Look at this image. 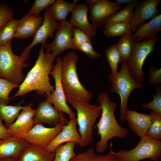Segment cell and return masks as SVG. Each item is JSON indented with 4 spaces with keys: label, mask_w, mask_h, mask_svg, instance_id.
I'll return each mask as SVG.
<instances>
[{
    "label": "cell",
    "mask_w": 161,
    "mask_h": 161,
    "mask_svg": "<svg viewBox=\"0 0 161 161\" xmlns=\"http://www.w3.org/2000/svg\"><path fill=\"white\" fill-rule=\"evenodd\" d=\"M161 0H143L135 7L130 22L132 32H134L138 27L159 14L157 6Z\"/></svg>",
    "instance_id": "13"
},
{
    "label": "cell",
    "mask_w": 161,
    "mask_h": 161,
    "mask_svg": "<svg viewBox=\"0 0 161 161\" xmlns=\"http://www.w3.org/2000/svg\"><path fill=\"white\" fill-rule=\"evenodd\" d=\"M19 86L7 79L0 78V100L8 104L11 99L9 93L13 89Z\"/></svg>",
    "instance_id": "33"
},
{
    "label": "cell",
    "mask_w": 161,
    "mask_h": 161,
    "mask_svg": "<svg viewBox=\"0 0 161 161\" xmlns=\"http://www.w3.org/2000/svg\"><path fill=\"white\" fill-rule=\"evenodd\" d=\"M27 143L21 137H10L0 139V159L9 157L18 159Z\"/></svg>",
    "instance_id": "23"
},
{
    "label": "cell",
    "mask_w": 161,
    "mask_h": 161,
    "mask_svg": "<svg viewBox=\"0 0 161 161\" xmlns=\"http://www.w3.org/2000/svg\"><path fill=\"white\" fill-rule=\"evenodd\" d=\"M121 62L120 70L114 74H110L109 79L111 83L110 92L118 94L120 98V121L123 123L125 121V113L128 109V102L131 93L136 89L142 88L143 85L137 83L131 76L128 69L127 61H122Z\"/></svg>",
    "instance_id": "5"
},
{
    "label": "cell",
    "mask_w": 161,
    "mask_h": 161,
    "mask_svg": "<svg viewBox=\"0 0 161 161\" xmlns=\"http://www.w3.org/2000/svg\"><path fill=\"white\" fill-rule=\"evenodd\" d=\"M65 96L67 102L77 111L78 130L81 137L80 147H84L93 141V127L97 118L101 115V107L99 105L90 104Z\"/></svg>",
    "instance_id": "4"
},
{
    "label": "cell",
    "mask_w": 161,
    "mask_h": 161,
    "mask_svg": "<svg viewBox=\"0 0 161 161\" xmlns=\"http://www.w3.org/2000/svg\"><path fill=\"white\" fill-rule=\"evenodd\" d=\"M74 27L70 21H66L60 22L54 41L45 45L46 53L52 52L53 56L55 58L66 49H73L72 37Z\"/></svg>",
    "instance_id": "12"
},
{
    "label": "cell",
    "mask_w": 161,
    "mask_h": 161,
    "mask_svg": "<svg viewBox=\"0 0 161 161\" xmlns=\"http://www.w3.org/2000/svg\"><path fill=\"white\" fill-rule=\"evenodd\" d=\"M78 50L84 52L91 59H94L100 56V54L94 49L93 45L91 42L83 44L79 47Z\"/></svg>",
    "instance_id": "40"
},
{
    "label": "cell",
    "mask_w": 161,
    "mask_h": 161,
    "mask_svg": "<svg viewBox=\"0 0 161 161\" xmlns=\"http://www.w3.org/2000/svg\"><path fill=\"white\" fill-rule=\"evenodd\" d=\"M11 137L8 129L2 123V120L0 118V139H4Z\"/></svg>",
    "instance_id": "42"
},
{
    "label": "cell",
    "mask_w": 161,
    "mask_h": 161,
    "mask_svg": "<svg viewBox=\"0 0 161 161\" xmlns=\"http://www.w3.org/2000/svg\"><path fill=\"white\" fill-rule=\"evenodd\" d=\"M148 83L151 84L156 85L161 83V69L155 66L151 67L149 70Z\"/></svg>",
    "instance_id": "39"
},
{
    "label": "cell",
    "mask_w": 161,
    "mask_h": 161,
    "mask_svg": "<svg viewBox=\"0 0 161 161\" xmlns=\"http://www.w3.org/2000/svg\"><path fill=\"white\" fill-rule=\"evenodd\" d=\"M112 143L111 142L110 145V150L109 153L105 155H96L94 161H121L112 152Z\"/></svg>",
    "instance_id": "41"
},
{
    "label": "cell",
    "mask_w": 161,
    "mask_h": 161,
    "mask_svg": "<svg viewBox=\"0 0 161 161\" xmlns=\"http://www.w3.org/2000/svg\"><path fill=\"white\" fill-rule=\"evenodd\" d=\"M90 42L91 38L83 32L77 27L73 28L72 44L74 50H77L82 45Z\"/></svg>",
    "instance_id": "35"
},
{
    "label": "cell",
    "mask_w": 161,
    "mask_h": 161,
    "mask_svg": "<svg viewBox=\"0 0 161 161\" xmlns=\"http://www.w3.org/2000/svg\"><path fill=\"white\" fill-rule=\"evenodd\" d=\"M79 2V0H74L71 3L63 0H57L47 8L52 18L60 22L66 21L69 13L73 10Z\"/></svg>",
    "instance_id": "24"
},
{
    "label": "cell",
    "mask_w": 161,
    "mask_h": 161,
    "mask_svg": "<svg viewBox=\"0 0 161 161\" xmlns=\"http://www.w3.org/2000/svg\"><path fill=\"white\" fill-rule=\"evenodd\" d=\"M89 10V7L86 3L77 4L71 12L70 22L74 27L80 29L91 38L95 36L97 30L88 20Z\"/></svg>",
    "instance_id": "18"
},
{
    "label": "cell",
    "mask_w": 161,
    "mask_h": 161,
    "mask_svg": "<svg viewBox=\"0 0 161 161\" xmlns=\"http://www.w3.org/2000/svg\"><path fill=\"white\" fill-rule=\"evenodd\" d=\"M134 40L132 32H131L121 36L119 41L116 44L123 61H127L131 56Z\"/></svg>",
    "instance_id": "28"
},
{
    "label": "cell",
    "mask_w": 161,
    "mask_h": 161,
    "mask_svg": "<svg viewBox=\"0 0 161 161\" xmlns=\"http://www.w3.org/2000/svg\"><path fill=\"white\" fill-rule=\"evenodd\" d=\"M18 20L13 17L4 24L0 29V46L11 44L14 37Z\"/></svg>",
    "instance_id": "27"
},
{
    "label": "cell",
    "mask_w": 161,
    "mask_h": 161,
    "mask_svg": "<svg viewBox=\"0 0 161 161\" xmlns=\"http://www.w3.org/2000/svg\"><path fill=\"white\" fill-rule=\"evenodd\" d=\"M33 120L34 124L44 123L51 126L57 123L66 125L69 122L63 113L58 112L47 100L39 103Z\"/></svg>",
    "instance_id": "14"
},
{
    "label": "cell",
    "mask_w": 161,
    "mask_h": 161,
    "mask_svg": "<svg viewBox=\"0 0 161 161\" xmlns=\"http://www.w3.org/2000/svg\"><path fill=\"white\" fill-rule=\"evenodd\" d=\"M62 60L60 57L56 59V63L50 74L53 77L55 81V89L47 98V100L53 104L59 112L64 113L69 116L70 119L76 118L75 113L67 103L61 80Z\"/></svg>",
    "instance_id": "9"
},
{
    "label": "cell",
    "mask_w": 161,
    "mask_h": 161,
    "mask_svg": "<svg viewBox=\"0 0 161 161\" xmlns=\"http://www.w3.org/2000/svg\"><path fill=\"white\" fill-rule=\"evenodd\" d=\"M112 152L121 161H139L147 159L159 161L161 159V141L152 140L146 135L141 138L133 149Z\"/></svg>",
    "instance_id": "7"
},
{
    "label": "cell",
    "mask_w": 161,
    "mask_h": 161,
    "mask_svg": "<svg viewBox=\"0 0 161 161\" xmlns=\"http://www.w3.org/2000/svg\"><path fill=\"white\" fill-rule=\"evenodd\" d=\"M138 3V1L135 0L132 3L127 4L120 11L111 16L105 24L111 21H119L130 23L132 18L134 8Z\"/></svg>",
    "instance_id": "29"
},
{
    "label": "cell",
    "mask_w": 161,
    "mask_h": 161,
    "mask_svg": "<svg viewBox=\"0 0 161 161\" xmlns=\"http://www.w3.org/2000/svg\"><path fill=\"white\" fill-rule=\"evenodd\" d=\"M44 47H42L39 50L35 64L19 86L18 91L11 99L34 90L37 93L47 97L54 92V87L50 83L49 76L54 67L53 63L55 58L51 52L45 53Z\"/></svg>",
    "instance_id": "1"
},
{
    "label": "cell",
    "mask_w": 161,
    "mask_h": 161,
    "mask_svg": "<svg viewBox=\"0 0 161 161\" xmlns=\"http://www.w3.org/2000/svg\"><path fill=\"white\" fill-rule=\"evenodd\" d=\"M97 100L101 108V116L95 126L97 129L98 134L100 139L96 146V151L99 153H104L108 147V142L114 137L126 138L129 133L128 130L123 128L118 123L114 115L117 107V103L112 101L106 93H100Z\"/></svg>",
    "instance_id": "2"
},
{
    "label": "cell",
    "mask_w": 161,
    "mask_h": 161,
    "mask_svg": "<svg viewBox=\"0 0 161 161\" xmlns=\"http://www.w3.org/2000/svg\"><path fill=\"white\" fill-rule=\"evenodd\" d=\"M156 95H152L153 100L148 103H143L141 107L144 109H151L159 114H161V87L159 84L156 85Z\"/></svg>",
    "instance_id": "34"
},
{
    "label": "cell",
    "mask_w": 161,
    "mask_h": 161,
    "mask_svg": "<svg viewBox=\"0 0 161 161\" xmlns=\"http://www.w3.org/2000/svg\"><path fill=\"white\" fill-rule=\"evenodd\" d=\"M150 114L151 123L146 135L152 140L161 141V114L153 111Z\"/></svg>",
    "instance_id": "31"
},
{
    "label": "cell",
    "mask_w": 161,
    "mask_h": 161,
    "mask_svg": "<svg viewBox=\"0 0 161 161\" xmlns=\"http://www.w3.org/2000/svg\"><path fill=\"white\" fill-rule=\"evenodd\" d=\"M86 3L89 5V20L96 28L103 26L111 16L122 7L115 1L107 0H88Z\"/></svg>",
    "instance_id": "11"
},
{
    "label": "cell",
    "mask_w": 161,
    "mask_h": 161,
    "mask_svg": "<svg viewBox=\"0 0 161 161\" xmlns=\"http://www.w3.org/2000/svg\"><path fill=\"white\" fill-rule=\"evenodd\" d=\"M55 0H35L33 2L28 13L39 15L41 12L52 3Z\"/></svg>",
    "instance_id": "36"
},
{
    "label": "cell",
    "mask_w": 161,
    "mask_h": 161,
    "mask_svg": "<svg viewBox=\"0 0 161 161\" xmlns=\"http://www.w3.org/2000/svg\"><path fill=\"white\" fill-rule=\"evenodd\" d=\"M104 34L109 38L122 36L132 32L130 23L119 21H111L105 24Z\"/></svg>",
    "instance_id": "25"
},
{
    "label": "cell",
    "mask_w": 161,
    "mask_h": 161,
    "mask_svg": "<svg viewBox=\"0 0 161 161\" xmlns=\"http://www.w3.org/2000/svg\"><path fill=\"white\" fill-rule=\"evenodd\" d=\"M124 118L130 129L140 138L146 134L151 123L150 114H142L128 108L126 112Z\"/></svg>",
    "instance_id": "20"
},
{
    "label": "cell",
    "mask_w": 161,
    "mask_h": 161,
    "mask_svg": "<svg viewBox=\"0 0 161 161\" xmlns=\"http://www.w3.org/2000/svg\"><path fill=\"white\" fill-rule=\"evenodd\" d=\"M110 67L111 73L114 74L117 72L118 64L123 60L116 47V44L110 46L104 52Z\"/></svg>",
    "instance_id": "32"
},
{
    "label": "cell",
    "mask_w": 161,
    "mask_h": 161,
    "mask_svg": "<svg viewBox=\"0 0 161 161\" xmlns=\"http://www.w3.org/2000/svg\"><path fill=\"white\" fill-rule=\"evenodd\" d=\"M32 102L24 106L16 121L7 128L11 137H21L33 127V117L36 110L32 107Z\"/></svg>",
    "instance_id": "15"
},
{
    "label": "cell",
    "mask_w": 161,
    "mask_h": 161,
    "mask_svg": "<svg viewBox=\"0 0 161 161\" xmlns=\"http://www.w3.org/2000/svg\"><path fill=\"white\" fill-rule=\"evenodd\" d=\"M76 118L70 119L62 131L45 148L51 152H55L56 148L65 143L74 142L80 146L81 137L77 129Z\"/></svg>",
    "instance_id": "17"
},
{
    "label": "cell",
    "mask_w": 161,
    "mask_h": 161,
    "mask_svg": "<svg viewBox=\"0 0 161 161\" xmlns=\"http://www.w3.org/2000/svg\"><path fill=\"white\" fill-rule=\"evenodd\" d=\"M161 31V15L160 14L137 28L133 34L134 40L140 42L143 38L150 40L156 38Z\"/></svg>",
    "instance_id": "22"
},
{
    "label": "cell",
    "mask_w": 161,
    "mask_h": 161,
    "mask_svg": "<svg viewBox=\"0 0 161 161\" xmlns=\"http://www.w3.org/2000/svg\"><path fill=\"white\" fill-rule=\"evenodd\" d=\"M43 20V17L39 15L27 13L18 20L14 37L26 39L34 36Z\"/></svg>",
    "instance_id": "19"
},
{
    "label": "cell",
    "mask_w": 161,
    "mask_h": 161,
    "mask_svg": "<svg viewBox=\"0 0 161 161\" xmlns=\"http://www.w3.org/2000/svg\"><path fill=\"white\" fill-rule=\"evenodd\" d=\"M0 161H17V159L11 157H6L0 159Z\"/></svg>",
    "instance_id": "44"
},
{
    "label": "cell",
    "mask_w": 161,
    "mask_h": 161,
    "mask_svg": "<svg viewBox=\"0 0 161 161\" xmlns=\"http://www.w3.org/2000/svg\"><path fill=\"white\" fill-rule=\"evenodd\" d=\"M29 58L23 53L20 56L15 55L11 44L0 46V78L15 84L21 83L24 78L22 70L28 66L24 61Z\"/></svg>",
    "instance_id": "6"
},
{
    "label": "cell",
    "mask_w": 161,
    "mask_h": 161,
    "mask_svg": "<svg viewBox=\"0 0 161 161\" xmlns=\"http://www.w3.org/2000/svg\"><path fill=\"white\" fill-rule=\"evenodd\" d=\"M96 155L94 148L91 147L86 151L76 154L70 161H94Z\"/></svg>",
    "instance_id": "38"
},
{
    "label": "cell",
    "mask_w": 161,
    "mask_h": 161,
    "mask_svg": "<svg viewBox=\"0 0 161 161\" xmlns=\"http://www.w3.org/2000/svg\"><path fill=\"white\" fill-rule=\"evenodd\" d=\"M23 107L21 103L17 105H9L0 100V118L4 121L8 127L14 122Z\"/></svg>",
    "instance_id": "26"
},
{
    "label": "cell",
    "mask_w": 161,
    "mask_h": 161,
    "mask_svg": "<svg viewBox=\"0 0 161 161\" xmlns=\"http://www.w3.org/2000/svg\"><path fill=\"white\" fill-rule=\"evenodd\" d=\"M65 125L57 123L53 127L47 128L41 123H36L29 132L21 137L29 143L45 149L62 131Z\"/></svg>",
    "instance_id": "10"
},
{
    "label": "cell",
    "mask_w": 161,
    "mask_h": 161,
    "mask_svg": "<svg viewBox=\"0 0 161 161\" xmlns=\"http://www.w3.org/2000/svg\"><path fill=\"white\" fill-rule=\"evenodd\" d=\"M55 155V152H49L28 142L17 161H52Z\"/></svg>",
    "instance_id": "21"
},
{
    "label": "cell",
    "mask_w": 161,
    "mask_h": 161,
    "mask_svg": "<svg viewBox=\"0 0 161 161\" xmlns=\"http://www.w3.org/2000/svg\"><path fill=\"white\" fill-rule=\"evenodd\" d=\"M160 37L142 42L134 40L132 53L127 61L129 71L133 79L137 83L144 82L145 75L143 66L146 58L154 49V46Z\"/></svg>",
    "instance_id": "8"
},
{
    "label": "cell",
    "mask_w": 161,
    "mask_h": 161,
    "mask_svg": "<svg viewBox=\"0 0 161 161\" xmlns=\"http://www.w3.org/2000/svg\"><path fill=\"white\" fill-rule=\"evenodd\" d=\"M59 24V23L52 18L46 8L41 25L33 36L32 42L27 46L23 53L29 55L31 49L39 44H41L42 47H44L47 38L54 37V33L57 29Z\"/></svg>",
    "instance_id": "16"
},
{
    "label": "cell",
    "mask_w": 161,
    "mask_h": 161,
    "mask_svg": "<svg viewBox=\"0 0 161 161\" xmlns=\"http://www.w3.org/2000/svg\"><path fill=\"white\" fill-rule=\"evenodd\" d=\"M76 144L75 142H69L59 145L55 150L52 161H70L76 154L74 151Z\"/></svg>",
    "instance_id": "30"
},
{
    "label": "cell",
    "mask_w": 161,
    "mask_h": 161,
    "mask_svg": "<svg viewBox=\"0 0 161 161\" xmlns=\"http://www.w3.org/2000/svg\"><path fill=\"white\" fill-rule=\"evenodd\" d=\"M13 11L8 6L4 3L0 5V29L1 27L13 17Z\"/></svg>",
    "instance_id": "37"
},
{
    "label": "cell",
    "mask_w": 161,
    "mask_h": 161,
    "mask_svg": "<svg viewBox=\"0 0 161 161\" xmlns=\"http://www.w3.org/2000/svg\"><path fill=\"white\" fill-rule=\"evenodd\" d=\"M78 56L77 53L71 52L62 60L61 80L65 96L89 103L92 93L82 85L77 72Z\"/></svg>",
    "instance_id": "3"
},
{
    "label": "cell",
    "mask_w": 161,
    "mask_h": 161,
    "mask_svg": "<svg viewBox=\"0 0 161 161\" xmlns=\"http://www.w3.org/2000/svg\"><path fill=\"white\" fill-rule=\"evenodd\" d=\"M135 0H116V2L118 5H121L123 4H129L132 3Z\"/></svg>",
    "instance_id": "43"
}]
</instances>
